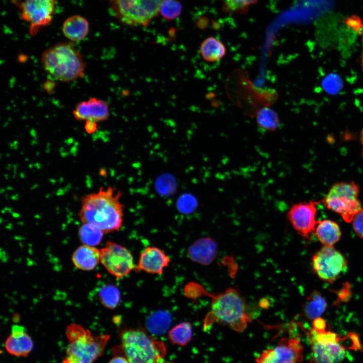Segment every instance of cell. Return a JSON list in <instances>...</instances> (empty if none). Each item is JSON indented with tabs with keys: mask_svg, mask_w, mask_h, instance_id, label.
<instances>
[{
	"mask_svg": "<svg viewBox=\"0 0 363 363\" xmlns=\"http://www.w3.org/2000/svg\"><path fill=\"white\" fill-rule=\"evenodd\" d=\"M184 292L190 298H196L201 296L211 298L210 310L203 322V328L205 330L215 323H217L226 325L234 331L241 332L251 322V319L247 314L244 299L233 288H229L224 292L213 294L206 291L200 284L191 282L186 286Z\"/></svg>",
	"mask_w": 363,
	"mask_h": 363,
	"instance_id": "cell-1",
	"label": "cell"
},
{
	"mask_svg": "<svg viewBox=\"0 0 363 363\" xmlns=\"http://www.w3.org/2000/svg\"><path fill=\"white\" fill-rule=\"evenodd\" d=\"M122 194L116 189L108 187L85 195L81 199L80 220L83 223L96 226L103 233L118 230L123 218V205L119 201Z\"/></svg>",
	"mask_w": 363,
	"mask_h": 363,
	"instance_id": "cell-2",
	"label": "cell"
},
{
	"mask_svg": "<svg viewBox=\"0 0 363 363\" xmlns=\"http://www.w3.org/2000/svg\"><path fill=\"white\" fill-rule=\"evenodd\" d=\"M41 62L44 71L54 79L69 82L85 75L86 63L71 42H60L45 49Z\"/></svg>",
	"mask_w": 363,
	"mask_h": 363,
	"instance_id": "cell-3",
	"label": "cell"
},
{
	"mask_svg": "<svg viewBox=\"0 0 363 363\" xmlns=\"http://www.w3.org/2000/svg\"><path fill=\"white\" fill-rule=\"evenodd\" d=\"M120 344L115 350L121 351L130 363H162L165 361L166 348L144 330L124 328L119 333Z\"/></svg>",
	"mask_w": 363,
	"mask_h": 363,
	"instance_id": "cell-4",
	"label": "cell"
},
{
	"mask_svg": "<svg viewBox=\"0 0 363 363\" xmlns=\"http://www.w3.org/2000/svg\"><path fill=\"white\" fill-rule=\"evenodd\" d=\"M69 345L63 363H94L104 353L109 334L92 335L81 325L73 323L66 329Z\"/></svg>",
	"mask_w": 363,
	"mask_h": 363,
	"instance_id": "cell-5",
	"label": "cell"
},
{
	"mask_svg": "<svg viewBox=\"0 0 363 363\" xmlns=\"http://www.w3.org/2000/svg\"><path fill=\"white\" fill-rule=\"evenodd\" d=\"M359 188L353 182L334 184L322 200L325 207L339 214L346 222H352L354 216L363 210L358 199Z\"/></svg>",
	"mask_w": 363,
	"mask_h": 363,
	"instance_id": "cell-6",
	"label": "cell"
},
{
	"mask_svg": "<svg viewBox=\"0 0 363 363\" xmlns=\"http://www.w3.org/2000/svg\"><path fill=\"white\" fill-rule=\"evenodd\" d=\"M163 0H109L114 16L130 26H146L159 13Z\"/></svg>",
	"mask_w": 363,
	"mask_h": 363,
	"instance_id": "cell-7",
	"label": "cell"
},
{
	"mask_svg": "<svg viewBox=\"0 0 363 363\" xmlns=\"http://www.w3.org/2000/svg\"><path fill=\"white\" fill-rule=\"evenodd\" d=\"M22 19L29 24V32L35 36L52 21L57 0H13Z\"/></svg>",
	"mask_w": 363,
	"mask_h": 363,
	"instance_id": "cell-8",
	"label": "cell"
},
{
	"mask_svg": "<svg viewBox=\"0 0 363 363\" xmlns=\"http://www.w3.org/2000/svg\"><path fill=\"white\" fill-rule=\"evenodd\" d=\"M100 252L101 264L110 274L117 279L126 276L137 268L130 251L118 244L107 241Z\"/></svg>",
	"mask_w": 363,
	"mask_h": 363,
	"instance_id": "cell-9",
	"label": "cell"
},
{
	"mask_svg": "<svg viewBox=\"0 0 363 363\" xmlns=\"http://www.w3.org/2000/svg\"><path fill=\"white\" fill-rule=\"evenodd\" d=\"M347 261L333 246H324L312 258V267L317 276L330 283L334 281L345 269Z\"/></svg>",
	"mask_w": 363,
	"mask_h": 363,
	"instance_id": "cell-10",
	"label": "cell"
},
{
	"mask_svg": "<svg viewBox=\"0 0 363 363\" xmlns=\"http://www.w3.org/2000/svg\"><path fill=\"white\" fill-rule=\"evenodd\" d=\"M303 359V347L298 338H282L272 348L264 350L255 363H300Z\"/></svg>",
	"mask_w": 363,
	"mask_h": 363,
	"instance_id": "cell-11",
	"label": "cell"
},
{
	"mask_svg": "<svg viewBox=\"0 0 363 363\" xmlns=\"http://www.w3.org/2000/svg\"><path fill=\"white\" fill-rule=\"evenodd\" d=\"M320 202L309 201L293 204L287 213V218L294 230L308 239L315 232L317 205Z\"/></svg>",
	"mask_w": 363,
	"mask_h": 363,
	"instance_id": "cell-12",
	"label": "cell"
},
{
	"mask_svg": "<svg viewBox=\"0 0 363 363\" xmlns=\"http://www.w3.org/2000/svg\"><path fill=\"white\" fill-rule=\"evenodd\" d=\"M73 114L77 120L98 123L107 119L109 115V111L108 105L105 101L92 97L78 103L73 111Z\"/></svg>",
	"mask_w": 363,
	"mask_h": 363,
	"instance_id": "cell-13",
	"label": "cell"
},
{
	"mask_svg": "<svg viewBox=\"0 0 363 363\" xmlns=\"http://www.w3.org/2000/svg\"><path fill=\"white\" fill-rule=\"evenodd\" d=\"M170 261L162 250L157 247H149L141 254L137 269L152 274H161Z\"/></svg>",
	"mask_w": 363,
	"mask_h": 363,
	"instance_id": "cell-14",
	"label": "cell"
},
{
	"mask_svg": "<svg viewBox=\"0 0 363 363\" xmlns=\"http://www.w3.org/2000/svg\"><path fill=\"white\" fill-rule=\"evenodd\" d=\"M31 337L26 333L23 326L14 325L10 335L5 341L7 352L17 357H27L33 348Z\"/></svg>",
	"mask_w": 363,
	"mask_h": 363,
	"instance_id": "cell-15",
	"label": "cell"
},
{
	"mask_svg": "<svg viewBox=\"0 0 363 363\" xmlns=\"http://www.w3.org/2000/svg\"><path fill=\"white\" fill-rule=\"evenodd\" d=\"M217 252L216 242L212 238L204 237L198 239L189 247L188 255L192 261L208 265L216 258Z\"/></svg>",
	"mask_w": 363,
	"mask_h": 363,
	"instance_id": "cell-16",
	"label": "cell"
},
{
	"mask_svg": "<svg viewBox=\"0 0 363 363\" xmlns=\"http://www.w3.org/2000/svg\"><path fill=\"white\" fill-rule=\"evenodd\" d=\"M72 260L75 266L79 269L92 270L100 261V252L94 247L83 245L75 250Z\"/></svg>",
	"mask_w": 363,
	"mask_h": 363,
	"instance_id": "cell-17",
	"label": "cell"
},
{
	"mask_svg": "<svg viewBox=\"0 0 363 363\" xmlns=\"http://www.w3.org/2000/svg\"><path fill=\"white\" fill-rule=\"evenodd\" d=\"M89 30V24L88 20L78 15L67 18L62 28L65 36L73 42L83 40L88 35Z\"/></svg>",
	"mask_w": 363,
	"mask_h": 363,
	"instance_id": "cell-18",
	"label": "cell"
},
{
	"mask_svg": "<svg viewBox=\"0 0 363 363\" xmlns=\"http://www.w3.org/2000/svg\"><path fill=\"white\" fill-rule=\"evenodd\" d=\"M315 233L324 246H333L339 240L341 235L338 224L330 219L318 221Z\"/></svg>",
	"mask_w": 363,
	"mask_h": 363,
	"instance_id": "cell-19",
	"label": "cell"
},
{
	"mask_svg": "<svg viewBox=\"0 0 363 363\" xmlns=\"http://www.w3.org/2000/svg\"><path fill=\"white\" fill-rule=\"evenodd\" d=\"M200 53L206 61L215 62L220 60L225 55L226 48L220 40L211 36L202 42Z\"/></svg>",
	"mask_w": 363,
	"mask_h": 363,
	"instance_id": "cell-20",
	"label": "cell"
},
{
	"mask_svg": "<svg viewBox=\"0 0 363 363\" xmlns=\"http://www.w3.org/2000/svg\"><path fill=\"white\" fill-rule=\"evenodd\" d=\"M326 307L325 299L320 292L315 290L307 297L304 305L303 312L308 319L314 320L320 317Z\"/></svg>",
	"mask_w": 363,
	"mask_h": 363,
	"instance_id": "cell-21",
	"label": "cell"
},
{
	"mask_svg": "<svg viewBox=\"0 0 363 363\" xmlns=\"http://www.w3.org/2000/svg\"><path fill=\"white\" fill-rule=\"evenodd\" d=\"M171 323V317L169 312L158 311L151 314L146 321V327L149 331L156 335L164 334Z\"/></svg>",
	"mask_w": 363,
	"mask_h": 363,
	"instance_id": "cell-22",
	"label": "cell"
},
{
	"mask_svg": "<svg viewBox=\"0 0 363 363\" xmlns=\"http://www.w3.org/2000/svg\"><path fill=\"white\" fill-rule=\"evenodd\" d=\"M167 337L171 343L180 346L187 345L192 340L193 330L189 322H181L171 328Z\"/></svg>",
	"mask_w": 363,
	"mask_h": 363,
	"instance_id": "cell-23",
	"label": "cell"
},
{
	"mask_svg": "<svg viewBox=\"0 0 363 363\" xmlns=\"http://www.w3.org/2000/svg\"><path fill=\"white\" fill-rule=\"evenodd\" d=\"M103 232L96 226L84 223L80 227L78 235L83 245L95 246L99 245L102 238Z\"/></svg>",
	"mask_w": 363,
	"mask_h": 363,
	"instance_id": "cell-24",
	"label": "cell"
},
{
	"mask_svg": "<svg viewBox=\"0 0 363 363\" xmlns=\"http://www.w3.org/2000/svg\"><path fill=\"white\" fill-rule=\"evenodd\" d=\"M98 296L100 302L104 307L113 309L119 302L120 292L116 286L108 284L99 289Z\"/></svg>",
	"mask_w": 363,
	"mask_h": 363,
	"instance_id": "cell-25",
	"label": "cell"
},
{
	"mask_svg": "<svg viewBox=\"0 0 363 363\" xmlns=\"http://www.w3.org/2000/svg\"><path fill=\"white\" fill-rule=\"evenodd\" d=\"M256 120L258 125L262 129L273 131L276 130L279 125V120L277 113L273 109L267 107L258 110Z\"/></svg>",
	"mask_w": 363,
	"mask_h": 363,
	"instance_id": "cell-26",
	"label": "cell"
},
{
	"mask_svg": "<svg viewBox=\"0 0 363 363\" xmlns=\"http://www.w3.org/2000/svg\"><path fill=\"white\" fill-rule=\"evenodd\" d=\"M182 6L178 0H163L160 5L159 13L167 21L172 20L182 13Z\"/></svg>",
	"mask_w": 363,
	"mask_h": 363,
	"instance_id": "cell-27",
	"label": "cell"
},
{
	"mask_svg": "<svg viewBox=\"0 0 363 363\" xmlns=\"http://www.w3.org/2000/svg\"><path fill=\"white\" fill-rule=\"evenodd\" d=\"M310 340L312 349L310 363H334L322 344L313 339Z\"/></svg>",
	"mask_w": 363,
	"mask_h": 363,
	"instance_id": "cell-28",
	"label": "cell"
},
{
	"mask_svg": "<svg viewBox=\"0 0 363 363\" xmlns=\"http://www.w3.org/2000/svg\"><path fill=\"white\" fill-rule=\"evenodd\" d=\"M259 0H222V8L227 12L242 13Z\"/></svg>",
	"mask_w": 363,
	"mask_h": 363,
	"instance_id": "cell-29",
	"label": "cell"
},
{
	"mask_svg": "<svg viewBox=\"0 0 363 363\" xmlns=\"http://www.w3.org/2000/svg\"><path fill=\"white\" fill-rule=\"evenodd\" d=\"M196 201L193 197L185 196L179 201L178 206L183 211L191 212L196 206Z\"/></svg>",
	"mask_w": 363,
	"mask_h": 363,
	"instance_id": "cell-30",
	"label": "cell"
},
{
	"mask_svg": "<svg viewBox=\"0 0 363 363\" xmlns=\"http://www.w3.org/2000/svg\"><path fill=\"white\" fill-rule=\"evenodd\" d=\"M351 222L355 233L363 238V210L354 216Z\"/></svg>",
	"mask_w": 363,
	"mask_h": 363,
	"instance_id": "cell-31",
	"label": "cell"
},
{
	"mask_svg": "<svg viewBox=\"0 0 363 363\" xmlns=\"http://www.w3.org/2000/svg\"><path fill=\"white\" fill-rule=\"evenodd\" d=\"M313 328L317 331L325 330L326 328V323L325 321L320 317L314 320Z\"/></svg>",
	"mask_w": 363,
	"mask_h": 363,
	"instance_id": "cell-32",
	"label": "cell"
},
{
	"mask_svg": "<svg viewBox=\"0 0 363 363\" xmlns=\"http://www.w3.org/2000/svg\"><path fill=\"white\" fill-rule=\"evenodd\" d=\"M108 363H130L129 360L123 354H116L110 359Z\"/></svg>",
	"mask_w": 363,
	"mask_h": 363,
	"instance_id": "cell-33",
	"label": "cell"
},
{
	"mask_svg": "<svg viewBox=\"0 0 363 363\" xmlns=\"http://www.w3.org/2000/svg\"><path fill=\"white\" fill-rule=\"evenodd\" d=\"M97 123L92 121H86L85 129L88 134L95 132L97 130Z\"/></svg>",
	"mask_w": 363,
	"mask_h": 363,
	"instance_id": "cell-34",
	"label": "cell"
},
{
	"mask_svg": "<svg viewBox=\"0 0 363 363\" xmlns=\"http://www.w3.org/2000/svg\"><path fill=\"white\" fill-rule=\"evenodd\" d=\"M359 140H360V144H361V147H362L361 154L363 156V128L361 130V132L360 133Z\"/></svg>",
	"mask_w": 363,
	"mask_h": 363,
	"instance_id": "cell-35",
	"label": "cell"
},
{
	"mask_svg": "<svg viewBox=\"0 0 363 363\" xmlns=\"http://www.w3.org/2000/svg\"><path fill=\"white\" fill-rule=\"evenodd\" d=\"M361 35H362V55H363V22L362 24Z\"/></svg>",
	"mask_w": 363,
	"mask_h": 363,
	"instance_id": "cell-36",
	"label": "cell"
},
{
	"mask_svg": "<svg viewBox=\"0 0 363 363\" xmlns=\"http://www.w3.org/2000/svg\"><path fill=\"white\" fill-rule=\"evenodd\" d=\"M361 68H362V70L363 71V55L362 56V58H361Z\"/></svg>",
	"mask_w": 363,
	"mask_h": 363,
	"instance_id": "cell-37",
	"label": "cell"
},
{
	"mask_svg": "<svg viewBox=\"0 0 363 363\" xmlns=\"http://www.w3.org/2000/svg\"><path fill=\"white\" fill-rule=\"evenodd\" d=\"M162 363H174V362H170V361H163V362H162Z\"/></svg>",
	"mask_w": 363,
	"mask_h": 363,
	"instance_id": "cell-38",
	"label": "cell"
}]
</instances>
